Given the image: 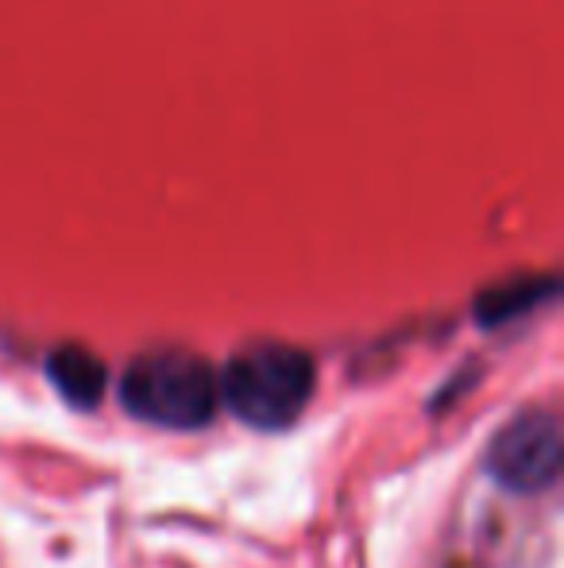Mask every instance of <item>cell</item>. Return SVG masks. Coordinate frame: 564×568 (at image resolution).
Returning <instances> with one entry per match:
<instances>
[{"label":"cell","instance_id":"1","mask_svg":"<svg viewBox=\"0 0 564 568\" xmlns=\"http://www.w3.org/2000/svg\"><path fill=\"white\" fill-rule=\"evenodd\" d=\"M121 403L140 422L166 429H197L213 422L221 403L217 375L186 348H155L129 364L121 379Z\"/></svg>","mask_w":564,"mask_h":568},{"label":"cell","instance_id":"2","mask_svg":"<svg viewBox=\"0 0 564 568\" xmlns=\"http://www.w3.org/2000/svg\"><path fill=\"white\" fill-rule=\"evenodd\" d=\"M217 390L240 422L283 429L314 395V359L290 344H252L228 359Z\"/></svg>","mask_w":564,"mask_h":568},{"label":"cell","instance_id":"3","mask_svg":"<svg viewBox=\"0 0 564 568\" xmlns=\"http://www.w3.org/2000/svg\"><path fill=\"white\" fill-rule=\"evenodd\" d=\"M564 460L561 418L553 410H526L495 434L488 449V471L519 495H537L557 484Z\"/></svg>","mask_w":564,"mask_h":568},{"label":"cell","instance_id":"4","mask_svg":"<svg viewBox=\"0 0 564 568\" xmlns=\"http://www.w3.org/2000/svg\"><path fill=\"white\" fill-rule=\"evenodd\" d=\"M47 375H51L54 390L78 410H93L105 395V364L82 344H62L47 356Z\"/></svg>","mask_w":564,"mask_h":568},{"label":"cell","instance_id":"5","mask_svg":"<svg viewBox=\"0 0 564 568\" xmlns=\"http://www.w3.org/2000/svg\"><path fill=\"white\" fill-rule=\"evenodd\" d=\"M557 294V278L553 275H526V278H511V283H499L491 291H483L475 298V317L483 325H503L514 317L530 314L534 306L550 302Z\"/></svg>","mask_w":564,"mask_h":568}]
</instances>
